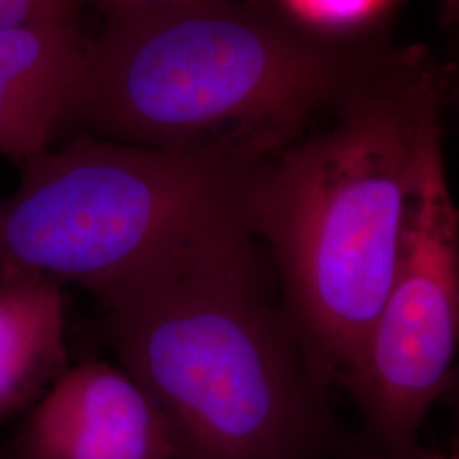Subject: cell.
Returning a JSON list of instances; mask_svg holds the SVG:
<instances>
[{
	"label": "cell",
	"mask_w": 459,
	"mask_h": 459,
	"mask_svg": "<svg viewBox=\"0 0 459 459\" xmlns=\"http://www.w3.org/2000/svg\"><path fill=\"white\" fill-rule=\"evenodd\" d=\"M446 91L429 49L383 45L324 128L247 176L244 220L325 386L354 368L390 290L427 165L443 150Z\"/></svg>",
	"instance_id": "6da1fadb"
},
{
	"label": "cell",
	"mask_w": 459,
	"mask_h": 459,
	"mask_svg": "<svg viewBox=\"0 0 459 459\" xmlns=\"http://www.w3.org/2000/svg\"><path fill=\"white\" fill-rule=\"evenodd\" d=\"M102 305V328L164 411L179 459H322L342 447L242 210Z\"/></svg>",
	"instance_id": "7a4b0ae2"
},
{
	"label": "cell",
	"mask_w": 459,
	"mask_h": 459,
	"mask_svg": "<svg viewBox=\"0 0 459 459\" xmlns=\"http://www.w3.org/2000/svg\"><path fill=\"white\" fill-rule=\"evenodd\" d=\"M381 45L330 41L237 0L109 14L60 130L261 162L308 132Z\"/></svg>",
	"instance_id": "3957f363"
},
{
	"label": "cell",
	"mask_w": 459,
	"mask_h": 459,
	"mask_svg": "<svg viewBox=\"0 0 459 459\" xmlns=\"http://www.w3.org/2000/svg\"><path fill=\"white\" fill-rule=\"evenodd\" d=\"M255 164L75 134L24 162L0 201V271L75 282L100 301L238 213Z\"/></svg>",
	"instance_id": "277c9868"
},
{
	"label": "cell",
	"mask_w": 459,
	"mask_h": 459,
	"mask_svg": "<svg viewBox=\"0 0 459 459\" xmlns=\"http://www.w3.org/2000/svg\"><path fill=\"white\" fill-rule=\"evenodd\" d=\"M459 351V210L444 150L427 165L390 290L342 385L386 459H413Z\"/></svg>",
	"instance_id": "5b68a950"
},
{
	"label": "cell",
	"mask_w": 459,
	"mask_h": 459,
	"mask_svg": "<svg viewBox=\"0 0 459 459\" xmlns=\"http://www.w3.org/2000/svg\"><path fill=\"white\" fill-rule=\"evenodd\" d=\"M14 459H179L164 411L123 368H66L17 427Z\"/></svg>",
	"instance_id": "8992f818"
},
{
	"label": "cell",
	"mask_w": 459,
	"mask_h": 459,
	"mask_svg": "<svg viewBox=\"0 0 459 459\" xmlns=\"http://www.w3.org/2000/svg\"><path fill=\"white\" fill-rule=\"evenodd\" d=\"M87 41L72 21L0 30V157L24 164L60 133Z\"/></svg>",
	"instance_id": "52a82bcc"
},
{
	"label": "cell",
	"mask_w": 459,
	"mask_h": 459,
	"mask_svg": "<svg viewBox=\"0 0 459 459\" xmlns=\"http://www.w3.org/2000/svg\"><path fill=\"white\" fill-rule=\"evenodd\" d=\"M68 368L64 284L0 271V424L30 411Z\"/></svg>",
	"instance_id": "ba28073f"
},
{
	"label": "cell",
	"mask_w": 459,
	"mask_h": 459,
	"mask_svg": "<svg viewBox=\"0 0 459 459\" xmlns=\"http://www.w3.org/2000/svg\"><path fill=\"white\" fill-rule=\"evenodd\" d=\"M394 0H276L274 11L308 33L339 43L377 39Z\"/></svg>",
	"instance_id": "9c48e42d"
},
{
	"label": "cell",
	"mask_w": 459,
	"mask_h": 459,
	"mask_svg": "<svg viewBox=\"0 0 459 459\" xmlns=\"http://www.w3.org/2000/svg\"><path fill=\"white\" fill-rule=\"evenodd\" d=\"M48 17L41 16L26 0H0V30L28 24ZM58 21V19H51Z\"/></svg>",
	"instance_id": "30bf717a"
},
{
	"label": "cell",
	"mask_w": 459,
	"mask_h": 459,
	"mask_svg": "<svg viewBox=\"0 0 459 459\" xmlns=\"http://www.w3.org/2000/svg\"><path fill=\"white\" fill-rule=\"evenodd\" d=\"M41 16L58 21H72L70 0H26Z\"/></svg>",
	"instance_id": "8fae6325"
},
{
	"label": "cell",
	"mask_w": 459,
	"mask_h": 459,
	"mask_svg": "<svg viewBox=\"0 0 459 459\" xmlns=\"http://www.w3.org/2000/svg\"><path fill=\"white\" fill-rule=\"evenodd\" d=\"M444 396H449L453 411H455V419H456V427H458V436H456V449H459V366L455 369L453 377L449 381L447 392Z\"/></svg>",
	"instance_id": "7c38bea8"
},
{
	"label": "cell",
	"mask_w": 459,
	"mask_h": 459,
	"mask_svg": "<svg viewBox=\"0 0 459 459\" xmlns=\"http://www.w3.org/2000/svg\"><path fill=\"white\" fill-rule=\"evenodd\" d=\"M441 13L446 24H459V0H441Z\"/></svg>",
	"instance_id": "4fadbf2b"
},
{
	"label": "cell",
	"mask_w": 459,
	"mask_h": 459,
	"mask_svg": "<svg viewBox=\"0 0 459 459\" xmlns=\"http://www.w3.org/2000/svg\"><path fill=\"white\" fill-rule=\"evenodd\" d=\"M413 459H459V449H455V453L443 456V455H426V453H420L419 456H415Z\"/></svg>",
	"instance_id": "5bb4252c"
},
{
	"label": "cell",
	"mask_w": 459,
	"mask_h": 459,
	"mask_svg": "<svg viewBox=\"0 0 459 459\" xmlns=\"http://www.w3.org/2000/svg\"><path fill=\"white\" fill-rule=\"evenodd\" d=\"M0 459H14V458H13V456H11V455H9V453H7V451H5V449H4V451H0Z\"/></svg>",
	"instance_id": "9a60e30c"
}]
</instances>
